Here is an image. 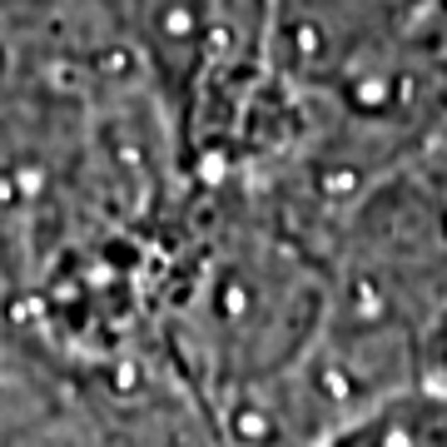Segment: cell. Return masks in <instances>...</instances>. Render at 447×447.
<instances>
[{
	"label": "cell",
	"instance_id": "6da1fadb",
	"mask_svg": "<svg viewBox=\"0 0 447 447\" xmlns=\"http://www.w3.org/2000/svg\"><path fill=\"white\" fill-rule=\"evenodd\" d=\"M308 447H447V383H412Z\"/></svg>",
	"mask_w": 447,
	"mask_h": 447
}]
</instances>
